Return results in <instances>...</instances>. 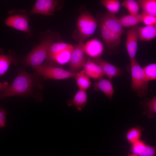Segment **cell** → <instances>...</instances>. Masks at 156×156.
Instances as JSON below:
<instances>
[{"mask_svg": "<svg viewBox=\"0 0 156 156\" xmlns=\"http://www.w3.org/2000/svg\"><path fill=\"white\" fill-rule=\"evenodd\" d=\"M84 41H79L74 47L68 61L69 71L76 73L83 68L86 61L83 51Z\"/></svg>", "mask_w": 156, "mask_h": 156, "instance_id": "cell-8", "label": "cell"}, {"mask_svg": "<svg viewBox=\"0 0 156 156\" xmlns=\"http://www.w3.org/2000/svg\"><path fill=\"white\" fill-rule=\"evenodd\" d=\"M100 29L101 37L105 43L108 51L110 53L113 49L112 42V33L106 25L102 22L100 21Z\"/></svg>", "mask_w": 156, "mask_h": 156, "instance_id": "cell-23", "label": "cell"}, {"mask_svg": "<svg viewBox=\"0 0 156 156\" xmlns=\"http://www.w3.org/2000/svg\"><path fill=\"white\" fill-rule=\"evenodd\" d=\"M130 63L132 89L139 96H145L148 90V82L146 78L142 67L135 58L130 59Z\"/></svg>", "mask_w": 156, "mask_h": 156, "instance_id": "cell-4", "label": "cell"}, {"mask_svg": "<svg viewBox=\"0 0 156 156\" xmlns=\"http://www.w3.org/2000/svg\"><path fill=\"white\" fill-rule=\"evenodd\" d=\"M139 39L143 41H149L156 37V25L140 27L138 25Z\"/></svg>", "mask_w": 156, "mask_h": 156, "instance_id": "cell-19", "label": "cell"}, {"mask_svg": "<svg viewBox=\"0 0 156 156\" xmlns=\"http://www.w3.org/2000/svg\"><path fill=\"white\" fill-rule=\"evenodd\" d=\"M155 147L147 145L145 142L140 140L131 144L129 155L133 156H154L156 154Z\"/></svg>", "mask_w": 156, "mask_h": 156, "instance_id": "cell-12", "label": "cell"}, {"mask_svg": "<svg viewBox=\"0 0 156 156\" xmlns=\"http://www.w3.org/2000/svg\"><path fill=\"white\" fill-rule=\"evenodd\" d=\"M64 4V0H37L29 14L52 15L55 10L60 9Z\"/></svg>", "mask_w": 156, "mask_h": 156, "instance_id": "cell-7", "label": "cell"}, {"mask_svg": "<svg viewBox=\"0 0 156 156\" xmlns=\"http://www.w3.org/2000/svg\"><path fill=\"white\" fill-rule=\"evenodd\" d=\"M85 54L91 58L100 57L103 53L104 47L99 40L94 38L87 41L83 44Z\"/></svg>", "mask_w": 156, "mask_h": 156, "instance_id": "cell-13", "label": "cell"}, {"mask_svg": "<svg viewBox=\"0 0 156 156\" xmlns=\"http://www.w3.org/2000/svg\"><path fill=\"white\" fill-rule=\"evenodd\" d=\"M83 69L88 76L94 79H98L105 76L101 67L90 58L86 61Z\"/></svg>", "mask_w": 156, "mask_h": 156, "instance_id": "cell-15", "label": "cell"}, {"mask_svg": "<svg viewBox=\"0 0 156 156\" xmlns=\"http://www.w3.org/2000/svg\"><path fill=\"white\" fill-rule=\"evenodd\" d=\"M142 17V13L136 14H129L122 17L118 20L123 27L131 28L138 25L141 22Z\"/></svg>", "mask_w": 156, "mask_h": 156, "instance_id": "cell-20", "label": "cell"}, {"mask_svg": "<svg viewBox=\"0 0 156 156\" xmlns=\"http://www.w3.org/2000/svg\"><path fill=\"white\" fill-rule=\"evenodd\" d=\"M99 19L106 25L111 32L121 36L123 33V27L115 14L108 12L99 18Z\"/></svg>", "mask_w": 156, "mask_h": 156, "instance_id": "cell-10", "label": "cell"}, {"mask_svg": "<svg viewBox=\"0 0 156 156\" xmlns=\"http://www.w3.org/2000/svg\"><path fill=\"white\" fill-rule=\"evenodd\" d=\"M94 62L99 65L102 68L105 75L110 80L114 77L122 76V70L100 57L91 58Z\"/></svg>", "mask_w": 156, "mask_h": 156, "instance_id": "cell-11", "label": "cell"}, {"mask_svg": "<svg viewBox=\"0 0 156 156\" xmlns=\"http://www.w3.org/2000/svg\"><path fill=\"white\" fill-rule=\"evenodd\" d=\"M36 73L45 80H62L75 78L76 73L66 70L56 65L47 64L40 65L34 68Z\"/></svg>", "mask_w": 156, "mask_h": 156, "instance_id": "cell-5", "label": "cell"}, {"mask_svg": "<svg viewBox=\"0 0 156 156\" xmlns=\"http://www.w3.org/2000/svg\"><path fill=\"white\" fill-rule=\"evenodd\" d=\"M17 60V57L14 52L9 51L6 55L0 48V76L5 74L11 64L15 63Z\"/></svg>", "mask_w": 156, "mask_h": 156, "instance_id": "cell-17", "label": "cell"}, {"mask_svg": "<svg viewBox=\"0 0 156 156\" xmlns=\"http://www.w3.org/2000/svg\"><path fill=\"white\" fill-rule=\"evenodd\" d=\"M101 3L108 10V12L116 14L119 11L121 7L118 0H100Z\"/></svg>", "mask_w": 156, "mask_h": 156, "instance_id": "cell-25", "label": "cell"}, {"mask_svg": "<svg viewBox=\"0 0 156 156\" xmlns=\"http://www.w3.org/2000/svg\"><path fill=\"white\" fill-rule=\"evenodd\" d=\"M74 78L79 89L86 91L91 85L90 77L83 68L80 71L76 73Z\"/></svg>", "mask_w": 156, "mask_h": 156, "instance_id": "cell-21", "label": "cell"}, {"mask_svg": "<svg viewBox=\"0 0 156 156\" xmlns=\"http://www.w3.org/2000/svg\"><path fill=\"white\" fill-rule=\"evenodd\" d=\"M93 87L95 90L101 91L109 99H111L112 98L114 90L110 79L102 77L94 84Z\"/></svg>", "mask_w": 156, "mask_h": 156, "instance_id": "cell-16", "label": "cell"}, {"mask_svg": "<svg viewBox=\"0 0 156 156\" xmlns=\"http://www.w3.org/2000/svg\"><path fill=\"white\" fill-rule=\"evenodd\" d=\"M138 25L131 27L127 32L125 46L130 59L135 58L139 36Z\"/></svg>", "mask_w": 156, "mask_h": 156, "instance_id": "cell-9", "label": "cell"}, {"mask_svg": "<svg viewBox=\"0 0 156 156\" xmlns=\"http://www.w3.org/2000/svg\"><path fill=\"white\" fill-rule=\"evenodd\" d=\"M142 17L141 22L145 25H156V16L142 12Z\"/></svg>", "mask_w": 156, "mask_h": 156, "instance_id": "cell-29", "label": "cell"}, {"mask_svg": "<svg viewBox=\"0 0 156 156\" xmlns=\"http://www.w3.org/2000/svg\"><path fill=\"white\" fill-rule=\"evenodd\" d=\"M8 83L6 81L4 82H0V92H4L9 86Z\"/></svg>", "mask_w": 156, "mask_h": 156, "instance_id": "cell-31", "label": "cell"}, {"mask_svg": "<svg viewBox=\"0 0 156 156\" xmlns=\"http://www.w3.org/2000/svg\"><path fill=\"white\" fill-rule=\"evenodd\" d=\"M6 114L5 110L0 107V129L5 126Z\"/></svg>", "mask_w": 156, "mask_h": 156, "instance_id": "cell-30", "label": "cell"}, {"mask_svg": "<svg viewBox=\"0 0 156 156\" xmlns=\"http://www.w3.org/2000/svg\"><path fill=\"white\" fill-rule=\"evenodd\" d=\"M85 6L80 9V15L77 21V28L72 35L73 38L78 42L83 41L92 36L98 26L96 19L87 10Z\"/></svg>", "mask_w": 156, "mask_h": 156, "instance_id": "cell-3", "label": "cell"}, {"mask_svg": "<svg viewBox=\"0 0 156 156\" xmlns=\"http://www.w3.org/2000/svg\"><path fill=\"white\" fill-rule=\"evenodd\" d=\"M142 12L156 16V0H136Z\"/></svg>", "mask_w": 156, "mask_h": 156, "instance_id": "cell-22", "label": "cell"}, {"mask_svg": "<svg viewBox=\"0 0 156 156\" xmlns=\"http://www.w3.org/2000/svg\"><path fill=\"white\" fill-rule=\"evenodd\" d=\"M10 15L5 20V25L17 30L23 31L28 37L31 36L29 25V14L24 10H15L10 11Z\"/></svg>", "mask_w": 156, "mask_h": 156, "instance_id": "cell-6", "label": "cell"}, {"mask_svg": "<svg viewBox=\"0 0 156 156\" xmlns=\"http://www.w3.org/2000/svg\"><path fill=\"white\" fill-rule=\"evenodd\" d=\"M73 47L70 44L63 42H53L49 48L46 58L49 64L56 65L54 62L55 56L63 51Z\"/></svg>", "mask_w": 156, "mask_h": 156, "instance_id": "cell-14", "label": "cell"}, {"mask_svg": "<svg viewBox=\"0 0 156 156\" xmlns=\"http://www.w3.org/2000/svg\"><path fill=\"white\" fill-rule=\"evenodd\" d=\"M142 130L139 127H133L129 130L126 134L127 141L131 145L140 140Z\"/></svg>", "mask_w": 156, "mask_h": 156, "instance_id": "cell-24", "label": "cell"}, {"mask_svg": "<svg viewBox=\"0 0 156 156\" xmlns=\"http://www.w3.org/2000/svg\"><path fill=\"white\" fill-rule=\"evenodd\" d=\"M86 91L79 89L72 100L68 102L69 105H73L78 111H81L85 106L87 101Z\"/></svg>", "mask_w": 156, "mask_h": 156, "instance_id": "cell-18", "label": "cell"}, {"mask_svg": "<svg viewBox=\"0 0 156 156\" xmlns=\"http://www.w3.org/2000/svg\"><path fill=\"white\" fill-rule=\"evenodd\" d=\"M146 78L148 82L156 79V64L152 63L142 67Z\"/></svg>", "mask_w": 156, "mask_h": 156, "instance_id": "cell-27", "label": "cell"}, {"mask_svg": "<svg viewBox=\"0 0 156 156\" xmlns=\"http://www.w3.org/2000/svg\"><path fill=\"white\" fill-rule=\"evenodd\" d=\"M121 6L126 8L130 14H139L140 7L136 0H124Z\"/></svg>", "mask_w": 156, "mask_h": 156, "instance_id": "cell-26", "label": "cell"}, {"mask_svg": "<svg viewBox=\"0 0 156 156\" xmlns=\"http://www.w3.org/2000/svg\"><path fill=\"white\" fill-rule=\"evenodd\" d=\"M146 107L147 108L148 116V117H153L156 113V98L153 96L152 98L148 101Z\"/></svg>", "mask_w": 156, "mask_h": 156, "instance_id": "cell-28", "label": "cell"}, {"mask_svg": "<svg viewBox=\"0 0 156 156\" xmlns=\"http://www.w3.org/2000/svg\"><path fill=\"white\" fill-rule=\"evenodd\" d=\"M21 70L11 84L0 94V100L8 97L31 95L36 88H41L40 76Z\"/></svg>", "mask_w": 156, "mask_h": 156, "instance_id": "cell-1", "label": "cell"}, {"mask_svg": "<svg viewBox=\"0 0 156 156\" xmlns=\"http://www.w3.org/2000/svg\"><path fill=\"white\" fill-rule=\"evenodd\" d=\"M40 41L38 45L23 58V62L26 66L33 68L41 65L46 59L49 48L53 42L60 39V34L48 29L39 35Z\"/></svg>", "mask_w": 156, "mask_h": 156, "instance_id": "cell-2", "label": "cell"}]
</instances>
